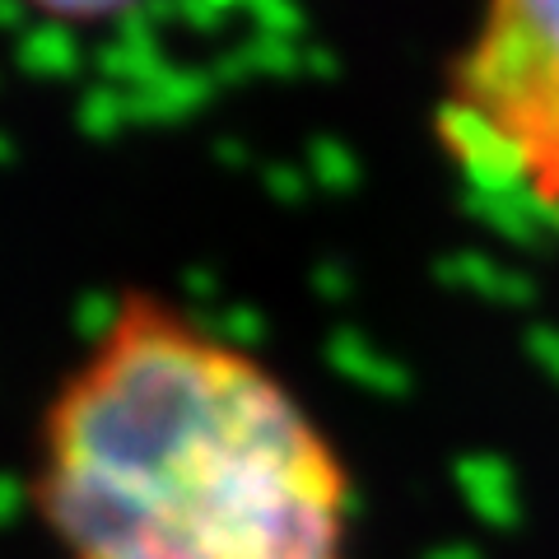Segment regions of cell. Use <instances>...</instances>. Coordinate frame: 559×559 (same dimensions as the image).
Returning <instances> with one entry per match:
<instances>
[{
  "label": "cell",
  "instance_id": "obj_1",
  "mask_svg": "<svg viewBox=\"0 0 559 559\" xmlns=\"http://www.w3.org/2000/svg\"><path fill=\"white\" fill-rule=\"evenodd\" d=\"M33 503L61 559H349L336 443L159 294H127L47 401Z\"/></svg>",
  "mask_w": 559,
  "mask_h": 559
},
{
  "label": "cell",
  "instance_id": "obj_2",
  "mask_svg": "<svg viewBox=\"0 0 559 559\" xmlns=\"http://www.w3.org/2000/svg\"><path fill=\"white\" fill-rule=\"evenodd\" d=\"M439 140L476 182L559 215V0H485L443 80Z\"/></svg>",
  "mask_w": 559,
  "mask_h": 559
},
{
  "label": "cell",
  "instance_id": "obj_3",
  "mask_svg": "<svg viewBox=\"0 0 559 559\" xmlns=\"http://www.w3.org/2000/svg\"><path fill=\"white\" fill-rule=\"evenodd\" d=\"M24 5L61 24H103V20H117V14L135 10L140 0H24Z\"/></svg>",
  "mask_w": 559,
  "mask_h": 559
}]
</instances>
